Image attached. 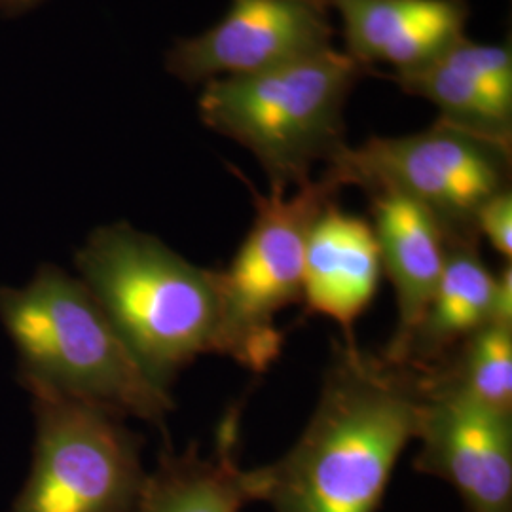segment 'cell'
Wrapping results in <instances>:
<instances>
[{
	"instance_id": "cell-18",
	"label": "cell",
	"mask_w": 512,
	"mask_h": 512,
	"mask_svg": "<svg viewBox=\"0 0 512 512\" xmlns=\"http://www.w3.org/2000/svg\"><path fill=\"white\" fill-rule=\"evenodd\" d=\"M494 323L512 327V268L511 262L495 274Z\"/></svg>"
},
{
	"instance_id": "cell-9",
	"label": "cell",
	"mask_w": 512,
	"mask_h": 512,
	"mask_svg": "<svg viewBox=\"0 0 512 512\" xmlns=\"http://www.w3.org/2000/svg\"><path fill=\"white\" fill-rule=\"evenodd\" d=\"M416 440L414 469L452 484L467 512H512V418L452 393L423 391Z\"/></svg>"
},
{
	"instance_id": "cell-7",
	"label": "cell",
	"mask_w": 512,
	"mask_h": 512,
	"mask_svg": "<svg viewBox=\"0 0 512 512\" xmlns=\"http://www.w3.org/2000/svg\"><path fill=\"white\" fill-rule=\"evenodd\" d=\"M35 414L29 476L10 512H135L143 439L109 410L25 384Z\"/></svg>"
},
{
	"instance_id": "cell-5",
	"label": "cell",
	"mask_w": 512,
	"mask_h": 512,
	"mask_svg": "<svg viewBox=\"0 0 512 512\" xmlns=\"http://www.w3.org/2000/svg\"><path fill=\"white\" fill-rule=\"evenodd\" d=\"M249 184V183H247ZM255 198V220L230 266L219 272L222 300L220 355L256 374L281 355L283 332L277 315L302 304L304 253L313 220L336 202L342 186L325 171L317 181Z\"/></svg>"
},
{
	"instance_id": "cell-12",
	"label": "cell",
	"mask_w": 512,
	"mask_h": 512,
	"mask_svg": "<svg viewBox=\"0 0 512 512\" xmlns=\"http://www.w3.org/2000/svg\"><path fill=\"white\" fill-rule=\"evenodd\" d=\"M382 258L370 220L329 203L311 224L302 304L313 315L329 317L355 336L357 319L374 302L382 283Z\"/></svg>"
},
{
	"instance_id": "cell-15",
	"label": "cell",
	"mask_w": 512,
	"mask_h": 512,
	"mask_svg": "<svg viewBox=\"0 0 512 512\" xmlns=\"http://www.w3.org/2000/svg\"><path fill=\"white\" fill-rule=\"evenodd\" d=\"M495 274L482 260L478 243H448L437 289L401 351L387 359L425 372L476 330L494 323Z\"/></svg>"
},
{
	"instance_id": "cell-19",
	"label": "cell",
	"mask_w": 512,
	"mask_h": 512,
	"mask_svg": "<svg viewBox=\"0 0 512 512\" xmlns=\"http://www.w3.org/2000/svg\"><path fill=\"white\" fill-rule=\"evenodd\" d=\"M44 0H0V16L19 18L38 8Z\"/></svg>"
},
{
	"instance_id": "cell-4",
	"label": "cell",
	"mask_w": 512,
	"mask_h": 512,
	"mask_svg": "<svg viewBox=\"0 0 512 512\" xmlns=\"http://www.w3.org/2000/svg\"><path fill=\"white\" fill-rule=\"evenodd\" d=\"M366 73L330 46L266 71L205 82L200 118L255 156L270 190H291L346 147L344 109Z\"/></svg>"
},
{
	"instance_id": "cell-16",
	"label": "cell",
	"mask_w": 512,
	"mask_h": 512,
	"mask_svg": "<svg viewBox=\"0 0 512 512\" xmlns=\"http://www.w3.org/2000/svg\"><path fill=\"white\" fill-rule=\"evenodd\" d=\"M416 374L423 391L452 393L512 418V327L490 323Z\"/></svg>"
},
{
	"instance_id": "cell-3",
	"label": "cell",
	"mask_w": 512,
	"mask_h": 512,
	"mask_svg": "<svg viewBox=\"0 0 512 512\" xmlns=\"http://www.w3.org/2000/svg\"><path fill=\"white\" fill-rule=\"evenodd\" d=\"M0 323L18 351L21 384L160 427L173 412L171 391L150 380L80 277L42 264L25 287H0Z\"/></svg>"
},
{
	"instance_id": "cell-8",
	"label": "cell",
	"mask_w": 512,
	"mask_h": 512,
	"mask_svg": "<svg viewBox=\"0 0 512 512\" xmlns=\"http://www.w3.org/2000/svg\"><path fill=\"white\" fill-rule=\"evenodd\" d=\"M329 0H230L202 35L177 40L167 71L186 84L266 71L332 46Z\"/></svg>"
},
{
	"instance_id": "cell-6",
	"label": "cell",
	"mask_w": 512,
	"mask_h": 512,
	"mask_svg": "<svg viewBox=\"0 0 512 512\" xmlns=\"http://www.w3.org/2000/svg\"><path fill=\"white\" fill-rule=\"evenodd\" d=\"M325 171L342 188L397 192L420 203L442 224L448 243H480V209L511 190V148L439 120L414 135L346 145Z\"/></svg>"
},
{
	"instance_id": "cell-11",
	"label": "cell",
	"mask_w": 512,
	"mask_h": 512,
	"mask_svg": "<svg viewBox=\"0 0 512 512\" xmlns=\"http://www.w3.org/2000/svg\"><path fill=\"white\" fill-rule=\"evenodd\" d=\"M395 80L404 92L439 107L442 122L511 148V46L478 44L465 37Z\"/></svg>"
},
{
	"instance_id": "cell-14",
	"label": "cell",
	"mask_w": 512,
	"mask_h": 512,
	"mask_svg": "<svg viewBox=\"0 0 512 512\" xmlns=\"http://www.w3.org/2000/svg\"><path fill=\"white\" fill-rule=\"evenodd\" d=\"M239 431L241 404H236L220 421L209 456L196 444L183 454L165 448L147 475L135 512H241L256 501L253 469L239 465Z\"/></svg>"
},
{
	"instance_id": "cell-13",
	"label": "cell",
	"mask_w": 512,
	"mask_h": 512,
	"mask_svg": "<svg viewBox=\"0 0 512 512\" xmlns=\"http://www.w3.org/2000/svg\"><path fill=\"white\" fill-rule=\"evenodd\" d=\"M368 196L382 268L397 300V329L382 351L385 359H393L437 289L448 255V236L431 211L403 194Z\"/></svg>"
},
{
	"instance_id": "cell-10",
	"label": "cell",
	"mask_w": 512,
	"mask_h": 512,
	"mask_svg": "<svg viewBox=\"0 0 512 512\" xmlns=\"http://www.w3.org/2000/svg\"><path fill=\"white\" fill-rule=\"evenodd\" d=\"M342 21L346 54L366 71L397 74L437 59L465 38L467 0H329Z\"/></svg>"
},
{
	"instance_id": "cell-17",
	"label": "cell",
	"mask_w": 512,
	"mask_h": 512,
	"mask_svg": "<svg viewBox=\"0 0 512 512\" xmlns=\"http://www.w3.org/2000/svg\"><path fill=\"white\" fill-rule=\"evenodd\" d=\"M478 238L488 239L503 260L512 258V194L505 190L486 203L476 217Z\"/></svg>"
},
{
	"instance_id": "cell-2",
	"label": "cell",
	"mask_w": 512,
	"mask_h": 512,
	"mask_svg": "<svg viewBox=\"0 0 512 512\" xmlns=\"http://www.w3.org/2000/svg\"><path fill=\"white\" fill-rule=\"evenodd\" d=\"M74 262L80 281L154 384L169 391L198 357L220 355L217 270L192 264L128 222L93 230Z\"/></svg>"
},
{
	"instance_id": "cell-1",
	"label": "cell",
	"mask_w": 512,
	"mask_h": 512,
	"mask_svg": "<svg viewBox=\"0 0 512 512\" xmlns=\"http://www.w3.org/2000/svg\"><path fill=\"white\" fill-rule=\"evenodd\" d=\"M423 389L408 366L334 342L321 397L293 448L253 469L256 501L274 512H376L420 427Z\"/></svg>"
}]
</instances>
